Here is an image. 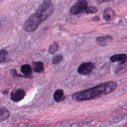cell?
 Segmentation results:
<instances>
[{
	"instance_id": "5b68a950",
	"label": "cell",
	"mask_w": 127,
	"mask_h": 127,
	"mask_svg": "<svg viewBox=\"0 0 127 127\" xmlns=\"http://www.w3.org/2000/svg\"><path fill=\"white\" fill-rule=\"evenodd\" d=\"M25 92L21 89H14L11 93V99L14 102H19L24 97Z\"/></svg>"
},
{
	"instance_id": "2e32d148",
	"label": "cell",
	"mask_w": 127,
	"mask_h": 127,
	"mask_svg": "<svg viewBox=\"0 0 127 127\" xmlns=\"http://www.w3.org/2000/svg\"><path fill=\"white\" fill-rule=\"evenodd\" d=\"M109 39L111 40L112 37L110 36H105V37H100L97 38V42L99 43H104V42L107 40H109Z\"/></svg>"
},
{
	"instance_id": "277c9868",
	"label": "cell",
	"mask_w": 127,
	"mask_h": 127,
	"mask_svg": "<svg viewBox=\"0 0 127 127\" xmlns=\"http://www.w3.org/2000/svg\"><path fill=\"white\" fill-rule=\"evenodd\" d=\"M95 65L93 63L88 62V63H82L78 68V72L83 75H88L90 74L93 69H94Z\"/></svg>"
},
{
	"instance_id": "9c48e42d",
	"label": "cell",
	"mask_w": 127,
	"mask_h": 127,
	"mask_svg": "<svg viewBox=\"0 0 127 127\" xmlns=\"http://www.w3.org/2000/svg\"><path fill=\"white\" fill-rule=\"evenodd\" d=\"M21 71L25 76H30L32 74V68L29 64H24L21 66Z\"/></svg>"
},
{
	"instance_id": "6da1fadb",
	"label": "cell",
	"mask_w": 127,
	"mask_h": 127,
	"mask_svg": "<svg viewBox=\"0 0 127 127\" xmlns=\"http://www.w3.org/2000/svg\"><path fill=\"white\" fill-rule=\"evenodd\" d=\"M117 86V83L114 81L102 83L86 90L74 93L72 95V99L78 102L92 100L96 99L102 95H107L112 93L116 89Z\"/></svg>"
},
{
	"instance_id": "5bb4252c",
	"label": "cell",
	"mask_w": 127,
	"mask_h": 127,
	"mask_svg": "<svg viewBox=\"0 0 127 127\" xmlns=\"http://www.w3.org/2000/svg\"><path fill=\"white\" fill-rule=\"evenodd\" d=\"M63 60V55H58L53 58L52 60V63L54 64H57L58 63H60Z\"/></svg>"
},
{
	"instance_id": "9a60e30c",
	"label": "cell",
	"mask_w": 127,
	"mask_h": 127,
	"mask_svg": "<svg viewBox=\"0 0 127 127\" xmlns=\"http://www.w3.org/2000/svg\"><path fill=\"white\" fill-rule=\"evenodd\" d=\"M97 9L94 6H91V7H88L87 9L86 10L85 12L88 14H95L97 12Z\"/></svg>"
},
{
	"instance_id": "3957f363",
	"label": "cell",
	"mask_w": 127,
	"mask_h": 127,
	"mask_svg": "<svg viewBox=\"0 0 127 127\" xmlns=\"http://www.w3.org/2000/svg\"><path fill=\"white\" fill-rule=\"evenodd\" d=\"M88 7L87 0H78L70 9V13L77 15L79 13L85 12Z\"/></svg>"
},
{
	"instance_id": "4fadbf2b",
	"label": "cell",
	"mask_w": 127,
	"mask_h": 127,
	"mask_svg": "<svg viewBox=\"0 0 127 127\" xmlns=\"http://www.w3.org/2000/svg\"><path fill=\"white\" fill-rule=\"evenodd\" d=\"M7 55V51L3 49L1 50V52H0V61H1V63L5 62Z\"/></svg>"
},
{
	"instance_id": "52a82bcc",
	"label": "cell",
	"mask_w": 127,
	"mask_h": 127,
	"mask_svg": "<svg viewBox=\"0 0 127 127\" xmlns=\"http://www.w3.org/2000/svg\"><path fill=\"white\" fill-rule=\"evenodd\" d=\"M65 97L64 96V93L62 89H58L56 91L53 95V99L57 102H60L64 100Z\"/></svg>"
},
{
	"instance_id": "8992f818",
	"label": "cell",
	"mask_w": 127,
	"mask_h": 127,
	"mask_svg": "<svg viewBox=\"0 0 127 127\" xmlns=\"http://www.w3.org/2000/svg\"><path fill=\"white\" fill-rule=\"evenodd\" d=\"M110 61L112 62H119L120 64H124L127 62V55L126 54H117L110 57Z\"/></svg>"
},
{
	"instance_id": "e0dca14e",
	"label": "cell",
	"mask_w": 127,
	"mask_h": 127,
	"mask_svg": "<svg viewBox=\"0 0 127 127\" xmlns=\"http://www.w3.org/2000/svg\"><path fill=\"white\" fill-rule=\"evenodd\" d=\"M112 1V0H102L103 2H109V1Z\"/></svg>"
},
{
	"instance_id": "7c38bea8",
	"label": "cell",
	"mask_w": 127,
	"mask_h": 127,
	"mask_svg": "<svg viewBox=\"0 0 127 127\" xmlns=\"http://www.w3.org/2000/svg\"><path fill=\"white\" fill-rule=\"evenodd\" d=\"M58 47H59V45H58V42H54L53 43H52L49 47V53L50 54H54L58 51Z\"/></svg>"
},
{
	"instance_id": "30bf717a",
	"label": "cell",
	"mask_w": 127,
	"mask_h": 127,
	"mask_svg": "<svg viewBox=\"0 0 127 127\" xmlns=\"http://www.w3.org/2000/svg\"><path fill=\"white\" fill-rule=\"evenodd\" d=\"M9 117V112L6 108L2 107L1 109V112H0V120L1 121L7 119Z\"/></svg>"
},
{
	"instance_id": "7a4b0ae2",
	"label": "cell",
	"mask_w": 127,
	"mask_h": 127,
	"mask_svg": "<svg viewBox=\"0 0 127 127\" xmlns=\"http://www.w3.org/2000/svg\"><path fill=\"white\" fill-rule=\"evenodd\" d=\"M54 11V6L50 1H45L38 7L37 12L31 15L24 24V29L27 32L35 31L38 26L45 21Z\"/></svg>"
},
{
	"instance_id": "ba28073f",
	"label": "cell",
	"mask_w": 127,
	"mask_h": 127,
	"mask_svg": "<svg viewBox=\"0 0 127 127\" xmlns=\"http://www.w3.org/2000/svg\"><path fill=\"white\" fill-rule=\"evenodd\" d=\"M33 69L35 73H40L43 71V63L41 62H33Z\"/></svg>"
},
{
	"instance_id": "8fae6325",
	"label": "cell",
	"mask_w": 127,
	"mask_h": 127,
	"mask_svg": "<svg viewBox=\"0 0 127 127\" xmlns=\"http://www.w3.org/2000/svg\"><path fill=\"white\" fill-rule=\"evenodd\" d=\"M114 12L112 9L108 8L105 10L104 12V19L106 21H109L111 19L112 17L114 16Z\"/></svg>"
}]
</instances>
